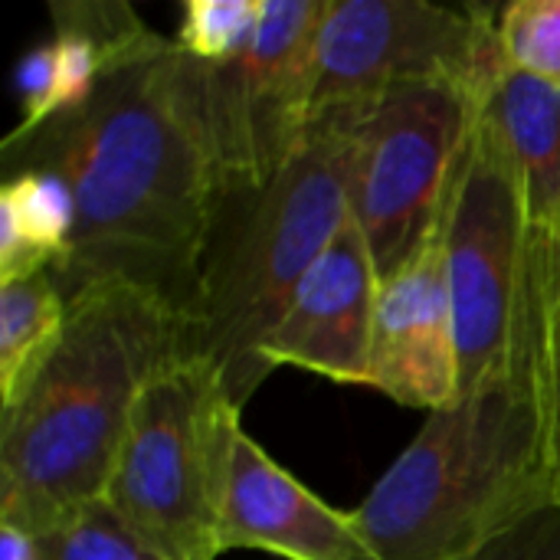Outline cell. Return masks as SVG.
Returning a JSON list of instances; mask_svg holds the SVG:
<instances>
[{"mask_svg":"<svg viewBox=\"0 0 560 560\" xmlns=\"http://www.w3.org/2000/svg\"><path fill=\"white\" fill-rule=\"evenodd\" d=\"M495 121L541 240L560 220V89L502 66L479 92Z\"/></svg>","mask_w":560,"mask_h":560,"instance_id":"4fadbf2b","label":"cell"},{"mask_svg":"<svg viewBox=\"0 0 560 560\" xmlns=\"http://www.w3.org/2000/svg\"><path fill=\"white\" fill-rule=\"evenodd\" d=\"M548 505L545 394L492 384L427 413L354 522L377 560H476Z\"/></svg>","mask_w":560,"mask_h":560,"instance_id":"3957f363","label":"cell"},{"mask_svg":"<svg viewBox=\"0 0 560 560\" xmlns=\"http://www.w3.org/2000/svg\"><path fill=\"white\" fill-rule=\"evenodd\" d=\"M381 272L361 226L348 217L338 236L302 276L282 318L276 322L262 361L295 368L335 384L371 381V341Z\"/></svg>","mask_w":560,"mask_h":560,"instance_id":"30bf717a","label":"cell"},{"mask_svg":"<svg viewBox=\"0 0 560 560\" xmlns=\"http://www.w3.org/2000/svg\"><path fill=\"white\" fill-rule=\"evenodd\" d=\"M220 545L285 560H377L354 512L331 509L253 436L240 430L230 456Z\"/></svg>","mask_w":560,"mask_h":560,"instance_id":"7c38bea8","label":"cell"},{"mask_svg":"<svg viewBox=\"0 0 560 560\" xmlns=\"http://www.w3.org/2000/svg\"><path fill=\"white\" fill-rule=\"evenodd\" d=\"M187 354L167 302L98 285L69 302L59 345L0 410V522L33 535L102 499L144 384Z\"/></svg>","mask_w":560,"mask_h":560,"instance_id":"7a4b0ae2","label":"cell"},{"mask_svg":"<svg viewBox=\"0 0 560 560\" xmlns=\"http://www.w3.org/2000/svg\"><path fill=\"white\" fill-rule=\"evenodd\" d=\"M476 560H560V505L535 512Z\"/></svg>","mask_w":560,"mask_h":560,"instance_id":"ffe728a7","label":"cell"},{"mask_svg":"<svg viewBox=\"0 0 560 560\" xmlns=\"http://www.w3.org/2000/svg\"><path fill=\"white\" fill-rule=\"evenodd\" d=\"M262 0H187L174 43L200 66L233 62L253 39Z\"/></svg>","mask_w":560,"mask_h":560,"instance_id":"e0dca14e","label":"cell"},{"mask_svg":"<svg viewBox=\"0 0 560 560\" xmlns=\"http://www.w3.org/2000/svg\"><path fill=\"white\" fill-rule=\"evenodd\" d=\"M495 33L509 69L560 89V0H512L499 7Z\"/></svg>","mask_w":560,"mask_h":560,"instance_id":"2e32d148","label":"cell"},{"mask_svg":"<svg viewBox=\"0 0 560 560\" xmlns=\"http://www.w3.org/2000/svg\"><path fill=\"white\" fill-rule=\"evenodd\" d=\"M43 560H164L98 499L39 535Z\"/></svg>","mask_w":560,"mask_h":560,"instance_id":"ac0fdd59","label":"cell"},{"mask_svg":"<svg viewBox=\"0 0 560 560\" xmlns=\"http://www.w3.org/2000/svg\"><path fill=\"white\" fill-rule=\"evenodd\" d=\"M545 308H548V377L560 374V220L545 236Z\"/></svg>","mask_w":560,"mask_h":560,"instance_id":"44dd1931","label":"cell"},{"mask_svg":"<svg viewBox=\"0 0 560 560\" xmlns=\"http://www.w3.org/2000/svg\"><path fill=\"white\" fill-rule=\"evenodd\" d=\"M16 92H20V125L13 131H33L43 121L59 115V89H56V49L52 39L26 49L16 62Z\"/></svg>","mask_w":560,"mask_h":560,"instance_id":"d6986e66","label":"cell"},{"mask_svg":"<svg viewBox=\"0 0 560 560\" xmlns=\"http://www.w3.org/2000/svg\"><path fill=\"white\" fill-rule=\"evenodd\" d=\"M499 7L423 0H328L315 43V115L361 112L413 82H456L476 95L505 66Z\"/></svg>","mask_w":560,"mask_h":560,"instance_id":"ba28073f","label":"cell"},{"mask_svg":"<svg viewBox=\"0 0 560 560\" xmlns=\"http://www.w3.org/2000/svg\"><path fill=\"white\" fill-rule=\"evenodd\" d=\"M0 560H43V548H39V535L0 522Z\"/></svg>","mask_w":560,"mask_h":560,"instance_id":"603a6c76","label":"cell"},{"mask_svg":"<svg viewBox=\"0 0 560 560\" xmlns=\"http://www.w3.org/2000/svg\"><path fill=\"white\" fill-rule=\"evenodd\" d=\"M446 279L459 341V397L515 384L545 394V240L528 217L515 161L476 102L443 207Z\"/></svg>","mask_w":560,"mask_h":560,"instance_id":"5b68a950","label":"cell"},{"mask_svg":"<svg viewBox=\"0 0 560 560\" xmlns=\"http://www.w3.org/2000/svg\"><path fill=\"white\" fill-rule=\"evenodd\" d=\"M368 387L427 413L459 397V341L443 217L423 246L394 276L381 279Z\"/></svg>","mask_w":560,"mask_h":560,"instance_id":"8fae6325","label":"cell"},{"mask_svg":"<svg viewBox=\"0 0 560 560\" xmlns=\"http://www.w3.org/2000/svg\"><path fill=\"white\" fill-rule=\"evenodd\" d=\"M240 413L213 364L190 351L144 384L102 502L154 555H223V499Z\"/></svg>","mask_w":560,"mask_h":560,"instance_id":"8992f818","label":"cell"},{"mask_svg":"<svg viewBox=\"0 0 560 560\" xmlns=\"http://www.w3.org/2000/svg\"><path fill=\"white\" fill-rule=\"evenodd\" d=\"M354 112L315 115L308 141L262 187L223 194L187 308V351L243 410L269 377L262 348L292 292L351 217Z\"/></svg>","mask_w":560,"mask_h":560,"instance_id":"277c9868","label":"cell"},{"mask_svg":"<svg viewBox=\"0 0 560 560\" xmlns=\"http://www.w3.org/2000/svg\"><path fill=\"white\" fill-rule=\"evenodd\" d=\"M328 0H262L249 46L203 69V112L223 194L272 180L315 121V43Z\"/></svg>","mask_w":560,"mask_h":560,"instance_id":"9c48e42d","label":"cell"},{"mask_svg":"<svg viewBox=\"0 0 560 560\" xmlns=\"http://www.w3.org/2000/svg\"><path fill=\"white\" fill-rule=\"evenodd\" d=\"M545 427H548L551 489H555V505H560V374L551 377V384L545 390Z\"/></svg>","mask_w":560,"mask_h":560,"instance_id":"7402d4cb","label":"cell"},{"mask_svg":"<svg viewBox=\"0 0 560 560\" xmlns=\"http://www.w3.org/2000/svg\"><path fill=\"white\" fill-rule=\"evenodd\" d=\"M7 171H49L72 197L66 259L49 272L72 302L98 285L148 292L187 318L223 200L207 131L203 69L174 36L151 33L115 62L92 98L10 131Z\"/></svg>","mask_w":560,"mask_h":560,"instance_id":"6da1fadb","label":"cell"},{"mask_svg":"<svg viewBox=\"0 0 560 560\" xmlns=\"http://www.w3.org/2000/svg\"><path fill=\"white\" fill-rule=\"evenodd\" d=\"M479 95L456 82L397 85L354 112L351 220L381 279L394 276L443 217Z\"/></svg>","mask_w":560,"mask_h":560,"instance_id":"52a82bcc","label":"cell"},{"mask_svg":"<svg viewBox=\"0 0 560 560\" xmlns=\"http://www.w3.org/2000/svg\"><path fill=\"white\" fill-rule=\"evenodd\" d=\"M69 302L49 272L0 285V410L10 407L62 338Z\"/></svg>","mask_w":560,"mask_h":560,"instance_id":"9a60e30c","label":"cell"},{"mask_svg":"<svg viewBox=\"0 0 560 560\" xmlns=\"http://www.w3.org/2000/svg\"><path fill=\"white\" fill-rule=\"evenodd\" d=\"M69 187L36 167L7 171L0 187V285L52 272L72 243Z\"/></svg>","mask_w":560,"mask_h":560,"instance_id":"5bb4252c","label":"cell"}]
</instances>
